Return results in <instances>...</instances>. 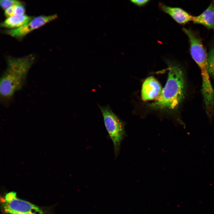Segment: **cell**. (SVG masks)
<instances>
[{"instance_id":"1","label":"cell","mask_w":214,"mask_h":214,"mask_svg":"<svg viewBox=\"0 0 214 214\" xmlns=\"http://www.w3.org/2000/svg\"><path fill=\"white\" fill-rule=\"evenodd\" d=\"M34 60L35 57L32 54L21 57L7 58V67L0 80V96L3 100L10 99L16 91L21 89Z\"/></svg>"},{"instance_id":"2","label":"cell","mask_w":214,"mask_h":214,"mask_svg":"<svg viewBox=\"0 0 214 214\" xmlns=\"http://www.w3.org/2000/svg\"><path fill=\"white\" fill-rule=\"evenodd\" d=\"M168 64L167 82L160 97L150 105L154 108L175 109L185 97L186 83L183 71L178 64L173 63Z\"/></svg>"},{"instance_id":"3","label":"cell","mask_w":214,"mask_h":214,"mask_svg":"<svg viewBox=\"0 0 214 214\" xmlns=\"http://www.w3.org/2000/svg\"><path fill=\"white\" fill-rule=\"evenodd\" d=\"M183 32L188 37L190 52L192 57L200 69L202 78V91L209 93L213 89L210 79L208 64V54L202 42L195 33L191 29L183 28Z\"/></svg>"},{"instance_id":"4","label":"cell","mask_w":214,"mask_h":214,"mask_svg":"<svg viewBox=\"0 0 214 214\" xmlns=\"http://www.w3.org/2000/svg\"><path fill=\"white\" fill-rule=\"evenodd\" d=\"M106 128L113 144L115 157L118 155L122 141L126 136L123 122L112 111L109 105H98Z\"/></svg>"},{"instance_id":"5","label":"cell","mask_w":214,"mask_h":214,"mask_svg":"<svg viewBox=\"0 0 214 214\" xmlns=\"http://www.w3.org/2000/svg\"><path fill=\"white\" fill-rule=\"evenodd\" d=\"M4 212L9 214H44L40 207L25 200L18 198L13 191L7 193L2 202Z\"/></svg>"},{"instance_id":"6","label":"cell","mask_w":214,"mask_h":214,"mask_svg":"<svg viewBox=\"0 0 214 214\" xmlns=\"http://www.w3.org/2000/svg\"><path fill=\"white\" fill-rule=\"evenodd\" d=\"M56 14L48 16L41 15L34 18L26 25L20 27L4 30L3 32L18 39H21L32 31L44 25L57 18Z\"/></svg>"},{"instance_id":"7","label":"cell","mask_w":214,"mask_h":214,"mask_svg":"<svg viewBox=\"0 0 214 214\" xmlns=\"http://www.w3.org/2000/svg\"><path fill=\"white\" fill-rule=\"evenodd\" d=\"M162 89L159 82L152 76L147 78L142 85L141 96L144 101L158 100L160 97Z\"/></svg>"},{"instance_id":"8","label":"cell","mask_w":214,"mask_h":214,"mask_svg":"<svg viewBox=\"0 0 214 214\" xmlns=\"http://www.w3.org/2000/svg\"><path fill=\"white\" fill-rule=\"evenodd\" d=\"M158 7L160 10L169 15L179 24H185L193 21V16L181 8L170 7L160 2Z\"/></svg>"},{"instance_id":"9","label":"cell","mask_w":214,"mask_h":214,"mask_svg":"<svg viewBox=\"0 0 214 214\" xmlns=\"http://www.w3.org/2000/svg\"><path fill=\"white\" fill-rule=\"evenodd\" d=\"M192 21L194 23L202 25L208 29L214 30V2H211L199 15L193 16Z\"/></svg>"},{"instance_id":"10","label":"cell","mask_w":214,"mask_h":214,"mask_svg":"<svg viewBox=\"0 0 214 214\" xmlns=\"http://www.w3.org/2000/svg\"><path fill=\"white\" fill-rule=\"evenodd\" d=\"M34 18L25 14L15 15L7 18L1 23L0 26L3 27L15 29L26 25Z\"/></svg>"},{"instance_id":"11","label":"cell","mask_w":214,"mask_h":214,"mask_svg":"<svg viewBox=\"0 0 214 214\" xmlns=\"http://www.w3.org/2000/svg\"><path fill=\"white\" fill-rule=\"evenodd\" d=\"M208 64L210 75L214 79V44L208 54Z\"/></svg>"},{"instance_id":"12","label":"cell","mask_w":214,"mask_h":214,"mask_svg":"<svg viewBox=\"0 0 214 214\" xmlns=\"http://www.w3.org/2000/svg\"><path fill=\"white\" fill-rule=\"evenodd\" d=\"M1 7L4 10L12 6L19 4H23L21 1L15 0H3L0 1Z\"/></svg>"},{"instance_id":"13","label":"cell","mask_w":214,"mask_h":214,"mask_svg":"<svg viewBox=\"0 0 214 214\" xmlns=\"http://www.w3.org/2000/svg\"><path fill=\"white\" fill-rule=\"evenodd\" d=\"M25 11V8L23 4H19L14 6V15H24Z\"/></svg>"},{"instance_id":"14","label":"cell","mask_w":214,"mask_h":214,"mask_svg":"<svg viewBox=\"0 0 214 214\" xmlns=\"http://www.w3.org/2000/svg\"><path fill=\"white\" fill-rule=\"evenodd\" d=\"M130 1L138 6H143L146 5L149 2V0H131Z\"/></svg>"},{"instance_id":"15","label":"cell","mask_w":214,"mask_h":214,"mask_svg":"<svg viewBox=\"0 0 214 214\" xmlns=\"http://www.w3.org/2000/svg\"><path fill=\"white\" fill-rule=\"evenodd\" d=\"M14 6L9 7L5 10L4 14L5 16L8 17L14 15Z\"/></svg>"}]
</instances>
